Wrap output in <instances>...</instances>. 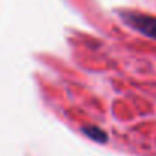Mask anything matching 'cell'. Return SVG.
<instances>
[{
    "mask_svg": "<svg viewBox=\"0 0 156 156\" xmlns=\"http://www.w3.org/2000/svg\"><path fill=\"white\" fill-rule=\"evenodd\" d=\"M127 22L144 35L156 38V17L144 16V14H129Z\"/></svg>",
    "mask_w": 156,
    "mask_h": 156,
    "instance_id": "obj_1",
    "label": "cell"
},
{
    "mask_svg": "<svg viewBox=\"0 0 156 156\" xmlns=\"http://www.w3.org/2000/svg\"><path fill=\"white\" fill-rule=\"evenodd\" d=\"M83 133H84L86 136H89L90 139H94V141H100V142H106V141H107V135H106L101 129H98V127H95V126H87V127H84V129H83Z\"/></svg>",
    "mask_w": 156,
    "mask_h": 156,
    "instance_id": "obj_2",
    "label": "cell"
}]
</instances>
